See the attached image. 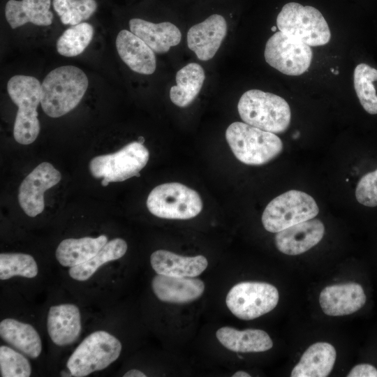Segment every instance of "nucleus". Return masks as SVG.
Returning <instances> with one entry per match:
<instances>
[{"label": "nucleus", "mask_w": 377, "mask_h": 377, "mask_svg": "<svg viewBox=\"0 0 377 377\" xmlns=\"http://www.w3.org/2000/svg\"><path fill=\"white\" fill-rule=\"evenodd\" d=\"M276 29H277V27H275V26H274V27H272L271 28V29H272V31H276Z\"/></svg>", "instance_id": "nucleus-37"}, {"label": "nucleus", "mask_w": 377, "mask_h": 377, "mask_svg": "<svg viewBox=\"0 0 377 377\" xmlns=\"http://www.w3.org/2000/svg\"><path fill=\"white\" fill-rule=\"evenodd\" d=\"M38 274V266L31 255L22 253L0 254V279L6 280L15 276L34 278Z\"/></svg>", "instance_id": "nucleus-30"}, {"label": "nucleus", "mask_w": 377, "mask_h": 377, "mask_svg": "<svg viewBox=\"0 0 377 377\" xmlns=\"http://www.w3.org/2000/svg\"><path fill=\"white\" fill-rule=\"evenodd\" d=\"M0 371L2 377H29L31 374L29 360L10 347H0Z\"/></svg>", "instance_id": "nucleus-32"}, {"label": "nucleus", "mask_w": 377, "mask_h": 377, "mask_svg": "<svg viewBox=\"0 0 377 377\" xmlns=\"http://www.w3.org/2000/svg\"><path fill=\"white\" fill-rule=\"evenodd\" d=\"M366 302L361 285L350 282L326 286L320 293L319 303L326 315L342 316L360 310Z\"/></svg>", "instance_id": "nucleus-14"}, {"label": "nucleus", "mask_w": 377, "mask_h": 377, "mask_svg": "<svg viewBox=\"0 0 377 377\" xmlns=\"http://www.w3.org/2000/svg\"><path fill=\"white\" fill-rule=\"evenodd\" d=\"M94 28L81 22L67 29L57 42V50L62 56L71 57L81 54L93 38Z\"/></svg>", "instance_id": "nucleus-29"}, {"label": "nucleus", "mask_w": 377, "mask_h": 377, "mask_svg": "<svg viewBox=\"0 0 377 377\" xmlns=\"http://www.w3.org/2000/svg\"><path fill=\"white\" fill-rule=\"evenodd\" d=\"M266 62L287 75H300L309 68L312 50L309 45L279 31L266 43Z\"/></svg>", "instance_id": "nucleus-11"}, {"label": "nucleus", "mask_w": 377, "mask_h": 377, "mask_svg": "<svg viewBox=\"0 0 377 377\" xmlns=\"http://www.w3.org/2000/svg\"><path fill=\"white\" fill-rule=\"evenodd\" d=\"M279 30L311 46L327 44L331 38L328 24L316 8L298 3L285 4L276 18Z\"/></svg>", "instance_id": "nucleus-5"}, {"label": "nucleus", "mask_w": 377, "mask_h": 377, "mask_svg": "<svg viewBox=\"0 0 377 377\" xmlns=\"http://www.w3.org/2000/svg\"><path fill=\"white\" fill-rule=\"evenodd\" d=\"M334 71H335V70H334V68H331V72H332V73H334Z\"/></svg>", "instance_id": "nucleus-38"}, {"label": "nucleus", "mask_w": 377, "mask_h": 377, "mask_svg": "<svg viewBox=\"0 0 377 377\" xmlns=\"http://www.w3.org/2000/svg\"><path fill=\"white\" fill-rule=\"evenodd\" d=\"M279 299V292L274 286L265 282L244 281L229 290L226 303L234 316L249 320L273 310Z\"/></svg>", "instance_id": "nucleus-10"}, {"label": "nucleus", "mask_w": 377, "mask_h": 377, "mask_svg": "<svg viewBox=\"0 0 377 377\" xmlns=\"http://www.w3.org/2000/svg\"><path fill=\"white\" fill-rule=\"evenodd\" d=\"M51 0H9L5 7V15L12 29L28 22L38 26L50 25L53 14L50 10Z\"/></svg>", "instance_id": "nucleus-22"}, {"label": "nucleus", "mask_w": 377, "mask_h": 377, "mask_svg": "<svg viewBox=\"0 0 377 377\" xmlns=\"http://www.w3.org/2000/svg\"><path fill=\"white\" fill-rule=\"evenodd\" d=\"M377 70L366 64H358L354 71V88L363 108L371 114H377V95L373 84Z\"/></svg>", "instance_id": "nucleus-28"}, {"label": "nucleus", "mask_w": 377, "mask_h": 377, "mask_svg": "<svg viewBox=\"0 0 377 377\" xmlns=\"http://www.w3.org/2000/svg\"><path fill=\"white\" fill-rule=\"evenodd\" d=\"M205 79V72L200 65L196 63L186 65L176 74L177 84L170 90L171 101L181 108L188 106L199 94Z\"/></svg>", "instance_id": "nucleus-26"}, {"label": "nucleus", "mask_w": 377, "mask_h": 377, "mask_svg": "<svg viewBox=\"0 0 377 377\" xmlns=\"http://www.w3.org/2000/svg\"><path fill=\"white\" fill-rule=\"evenodd\" d=\"M129 27L156 53L167 52L171 47L178 45L182 38L179 29L169 22L156 24L133 18L129 21Z\"/></svg>", "instance_id": "nucleus-19"}, {"label": "nucleus", "mask_w": 377, "mask_h": 377, "mask_svg": "<svg viewBox=\"0 0 377 377\" xmlns=\"http://www.w3.org/2000/svg\"><path fill=\"white\" fill-rule=\"evenodd\" d=\"M7 91L18 107L13 127L14 138L22 145L31 144L40 129L37 108L40 103L41 84L33 76L16 75L8 81Z\"/></svg>", "instance_id": "nucleus-4"}, {"label": "nucleus", "mask_w": 377, "mask_h": 377, "mask_svg": "<svg viewBox=\"0 0 377 377\" xmlns=\"http://www.w3.org/2000/svg\"><path fill=\"white\" fill-rule=\"evenodd\" d=\"M226 138L235 157L246 165L265 164L283 150V142L275 133L245 122L232 123L226 129Z\"/></svg>", "instance_id": "nucleus-3"}, {"label": "nucleus", "mask_w": 377, "mask_h": 377, "mask_svg": "<svg viewBox=\"0 0 377 377\" xmlns=\"http://www.w3.org/2000/svg\"><path fill=\"white\" fill-rule=\"evenodd\" d=\"M149 153L142 143L132 142L120 150L93 158L89 165L95 178L103 179L101 185L125 181L139 177L140 170L149 161Z\"/></svg>", "instance_id": "nucleus-7"}, {"label": "nucleus", "mask_w": 377, "mask_h": 377, "mask_svg": "<svg viewBox=\"0 0 377 377\" xmlns=\"http://www.w3.org/2000/svg\"><path fill=\"white\" fill-rule=\"evenodd\" d=\"M107 242L108 237L104 235L66 239L57 246L56 258L62 266L72 267L91 259Z\"/></svg>", "instance_id": "nucleus-25"}, {"label": "nucleus", "mask_w": 377, "mask_h": 377, "mask_svg": "<svg viewBox=\"0 0 377 377\" xmlns=\"http://www.w3.org/2000/svg\"><path fill=\"white\" fill-rule=\"evenodd\" d=\"M120 341L110 333L99 330L87 336L76 348L67 361L72 376H87L105 369L119 356Z\"/></svg>", "instance_id": "nucleus-6"}, {"label": "nucleus", "mask_w": 377, "mask_h": 377, "mask_svg": "<svg viewBox=\"0 0 377 377\" xmlns=\"http://www.w3.org/2000/svg\"><path fill=\"white\" fill-rule=\"evenodd\" d=\"M319 209L309 194L290 190L271 200L266 206L262 223L266 230L276 233L293 225L313 219Z\"/></svg>", "instance_id": "nucleus-9"}, {"label": "nucleus", "mask_w": 377, "mask_h": 377, "mask_svg": "<svg viewBox=\"0 0 377 377\" xmlns=\"http://www.w3.org/2000/svg\"><path fill=\"white\" fill-rule=\"evenodd\" d=\"M52 5L61 22L72 26L89 19L97 8L95 0H53Z\"/></svg>", "instance_id": "nucleus-31"}, {"label": "nucleus", "mask_w": 377, "mask_h": 377, "mask_svg": "<svg viewBox=\"0 0 377 377\" xmlns=\"http://www.w3.org/2000/svg\"><path fill=\"white\" fill-rule=\"evenodd\" d=\"M216 336L225 348L234 352H263L273 346L269 334L258 329L238 330L231 327H223L216 331Z\"/></svg>", "instance_id": "nucleus-23"}, {"label": "nucleus", "mask_w": 377, "mask_h": 377, "mask_svg": "<svg viewBox=\"0 0 377 377\" xmlns=\"http://www.w3.org/2000/svg\"><path fill=\"white\" fill-rule=\"evenodd\" d=\"M355 197L358 202L364 206H377V169L360 178L356 186Z\"/></svg>", "instance_id": "nucleus-33"}, {"label": "nucleus", "mask_w": 377, "mask_h": 377, "mask_svg": "<svg viewBox=\"0 0 377 377\" xmlns=\"http://www.w3.org/2000/svg\"><path fill=\"white\" fill-rule=\"evenodd\" d=\"M61 179L59 171L47 162L39 164L24 178L19 188L18 202L27 215L35 217L43 211L45 191Z\"/></svg>", "instance_id": "nucleus-12"}, {"label": "nucleus", "mask_w": 377, "mask_h": 377, "mask_svg": "<svg viewBox=\"0 0 377 377\" xmlns=\"http://www.w3.org/2000/svg\"><path fill=\"white\" fill-rule=\"evenodd\" d=\"M87 87L88 78L82 70L74 66L58 67L41 84V107L47 116L60 117L79 104Z\"/></svg>", "instance_id": "nucleus-1"}, {"label": "nucleus", "mask_w": 377, "mask_h": 377, "mask_svg": "<svg viewBox=\"0 0 377 377\" xmlns=\"http://www.w3.org/2000/svg\"><path fill=\"white\" fill-rule=\"evenodd\" d=\"M150 263L158 274L184 277H195L208 265V261L203 256H183L162 249L152 253Z\"/></svg>", "instance_id": "nucleus-20"}, {"label": "nucleus", "mask_w": 377, "mask_h": 377, "mask_svg": "<svg viewBox=\"0 0 377 377\" xmlns=\"http://www.w3.org/2000/svg\"><path fill=\"white\" fill-rule=\"evenodd\" d=\"M47 327L51 340L57 346L75 342L81 332V317L78 307L72 304H62L50 307Z\"/></svg>", "instance_id": "nucleus-17"}, {"label": "nucleus", "mask_w": 377, "mask_h": 377, "mask_svg": "<svg viewBox=\"0 0 377 377\" xmlns=\"http://www.w3.org/2000/svg\"><path fill=\"white\" fill-rule=\"evenodd\" d=\"M154 293L162 302L185 304L199 298L205 290V283L199 279L156 275L151 281Z\"/></svg>", "instance_id": "nucleus-16"}, {"label": "nucleus", "mask_w": 377, "mask_h": 377, "mask_svg": "<svg viewBox=\"0 0 377 377\" xmlns=\"http://www.w3.org/2000/svg\"><path fill=\"white\" fill-rule=\"evenodd\" d=\"M324 233L323 223L319 219H311L276 232L275 244L280 252L296 256L316 246Z\"/></svg>", "instance_id": "nucleus-15"}, {"label": "nucleus", "mask_w": 377, "mask_h": 377, "mask_svg": "<svg viewBox=\"0 0 377 377\" xmlns=\"http://www.w3.org/2000/svg\"><path fill=\"white\" fill-rule=\"evenodd\" d=\"M147 207L157 217L185 220L200 213L202 201L195 190L178 182H171L154 188L148 195Z\"/></svg>", "instance_id": "nucleus-8"}, {"label": "nucleus", "mask_w": 377, "mask_h": 377, "mask_svg": "<svg viewBox=\"0 0 377 377\" xmlns=\"http://www.w3.org/2000/svg\"><path fill=\"white\" fill-rule=\"evenodd\" d=\"M124 377H146L147 376L138 369H131L128 371L124 376Z\"/></svg>", "instance_id": "nucleus-35"}, {"label": "nucleus", "mask_w": 377, "mask_h": 377, "mask_svg": "<svg viewBox=\"0 0 377 377\" xmlns=\"http://www.w3.org/2000/svg\"><path fill=\"white\" fill-rule=\"evenodd\" d=\"M334 74L337 75L339 73V71H334Z\"/></svg>", "instance_id": "nucleus-39"}, {"label": "nucleus", "mask_w": 377, "mask_h": 377, "mask_svg": "<svg viewBox=\"0 0 377 377\" xmlns=\"http://www.w3.org/2000/svg\"><path fill=\"white\" fill-rule=\"evenodd\" d=\"M336 350L327 342L311 345L292 370L291 377H326L333 369Z\"/></svg>", "instance_id": "nucleus-21"}, {"label": "nucleus", "mask_w": 377, "mask_h": 377, "mask_svg": "<svg viewBox=\"0 0 377 377\" xmlns=\"http://www.w3.org/2000/svg\"><path fill=\"white\" fill-rule=\"evenodd\" d=\"M246 124L273 133L285 132L290 123V108L282 97L258 89L244 92L237 105Z\"/></svg>", "instance_id": "nucleus-2"}, {"label": "nucleus", "mask_w": 377, "mask_h": 377, "mask_svg": "<svg viewBox=\"0 0 377 377\" xmlns=\"http://www.w3.org/2000/svg\"><path fill=\"white\" fill-rule=\"evenodd\" d=\"M115 43L119 57L132 71L144 75H150L155 71L154 52L131 31H120Z\"/></svg>", "instance_id": "nucleus-18"}, {"label": "nucleus", "mask_w": 377, "mask_h": 377, "mask_svg": "<svg viewBox=\"0 0 377 377\" xmlns=\"http://www.w3.org/2000/svg\"><path fill=\"white\" fill-rule=\"evenodd\" d=\"M347 377H377V369L369 364H360L350 370Z\"/></svg>", "instance_id": "nucleus-34"}, {"label": "nucleus", "mask_w": 377, "mask_h": 377, "mask_svg": "<svg viewBox=\"0 0 377 377\" xmlns=\"http://www.w3.org/2000/svg\"><path fill=\"white\" fill-rule=\"evenodd\" d=\"M3 340L31 358L38 357L42 350L41 339L33 326L13 318L0 323Z\"/></svg>", "instance_id": "nucleus-24"}, {"label": "nucleus", "mask_w": 377, "mask_h": 377, "mask_svg": "<svg viewBox=\"0 0 377 377\" xmlns=\"http://www.w3.org/2000/svg\"><path fill=\"white\" fill-rule=\"evenodd\" d=\"M251 375L244 371H238L235 372L232 377H250Z\"/></svg>", "instance_id": "nucleus-36"}, {"label": "nucleus", "mask_w": 377, "mask_h": 377, "mask_svg": "<svg viewBox=\"0 0 377 377\" xmlns=\"http://www.w3.org/2000/svg\"><path fill=\"white\" fill-rule=\"evenodd\" d=\"M227 33L225 18L214 14L192 26L187 33V45L201 61L212 59L219 49Z\"/></svg>", "instance_id": "nucleus-13"}, {"label": "nucleus", "mask_w": 377, "mask_h": 377, "mask_svg": "<svg viewBox=\"0 0 377 377\" xmlns=\"http://www.w3.org/2000/svg\"><path fill=\"white\" fill-rule=\"evenodd\" d=\"M127 251V244L123 239L115 238L108 242L91 259L70 268L69 275L77 281L89 279L103 264L121 258Z\"/></svg>", "instance_id": "nucleus-27"}]
</instances>
